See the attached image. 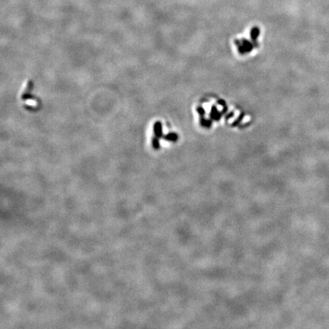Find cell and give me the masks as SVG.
<instances>
[{
    "label": "cell",
    "mask_w": 329,
    "mask_h": 329,
    "mask_svg": "<svg viewBox=\"0 0 329 329\" xmlns=\"http://www.w3.org/2000/svg\"><path fill=\"white\" fill-rule=\"evenodd\" d=\"M154 132L155 136L159 138L162 136V123L160 122H156L154 125Z\"/></svg>",
    "instance_id": "1"
},
{
    "label": "cell",
    "mask_w": 329,
    "mask_h": 329,
    "mask_svg": "<svg viewBox=\"0 0 329 329\" xmlns=\"http://www.w3.org/2000/svg\"><path fill=\"white\" fill-rule=\"evenodd\" d=\"M152 144H153V148H154L155 149H159L160 148L159 140H158V137H157V138H154V139L153 140Z\"/></svg>",
    "instance_id": "2"
}]
</instances>
